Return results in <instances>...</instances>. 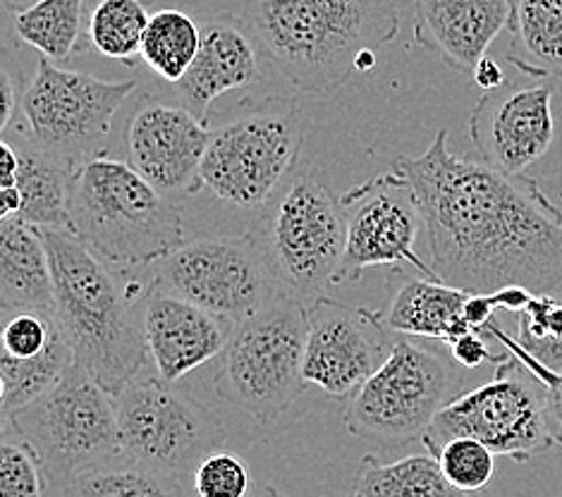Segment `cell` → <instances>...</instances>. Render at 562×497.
Segmentation results:
<instances>
[{"instance_id": "6da1fadb", "label": "cell", "mask_w": 562, "mask_h": 497, "mask_svg": "<svg viewBox=\"0 0 562 497\" xmlns=\"http://www.w3.org/2000/svg\"><path fill=\"white\" fill-rule=\"evenodd\" d=\"M393 170L417 201L440 282L470 294L562 285V211L527 174L458 158L448 129L422 156H397Z\"/></svg>"}, {"instance_id": "7a4b0ae2", "label": "cell", "mask_w": 562, "mask_h": 497, "mask_svg": "<svg viewBox=\"0 0 562 497\" xmlns=\"http://www.w3.org/2000/svg\"><path fill=\"white\" fill-rule=\"evenodd\" d=\"M56 318L68 338L75 366L115 397L151 364L144 340V304L151 280L127 268L101 261L82 239L65 227L44 230Z\"/></svg>"}, {"instance_id": "3957f363", "label": "cell", "mask_w": 562, "mask_h": 497, "mask_svg": "<svg viewBox=\"0 0 562 497\" xmlns=\"http://www.w3.org/2000/svg\"><path fill=\"white\" fill-rule=\"evenodd\" d=\"M245 20L278 72L312 97L336 93L400 32L397 0H247Z\"/></svg>"}, {"instance_id": "277c9868", "label": "cell", "mask_w": 562, "mask_h": 497, "mask_svg": "<svg viewBox=\"0 0 562 497\" xmlns=\"http://www.w3.org/2000/svg\"><path fill=\"white\" fill-rule=\"evenodd\" d=\"M70 230L115 268H151L182 241V213L123 160L93 156L77 166L70 192Z\"/></svg>"}, {"instance_id": "5b68a950", "label": "cell", "mask_w": 562, "mask_h": 497, "mask_svg": "<svg viewBox=\"0 0 562 497\" xmlns=\"http://www.w3.org/2000/svg\"><path fill=\"white\" fill-rule=\"evenodd\" d=\"M280 292L310 304L338 285L347 247L342 196L312 170L294 172L249 230Z\"/></svg>"}, {"instance_id": "8992f818", "label": "cell", "mask_w": 562, "mask_h": 497, "mask_svg": "<svg viewBox=\"0 0 562 497\" xmlns=\"http://www.w3.org/2000/svg\"><path fill=\"white\" fill-rule=\"evenodd\" d=\"M304 132V115L294 99L243 103L211 129L202 166L204 190L243 211L269 206L297 170Z\"/></svg>"}, {"instance_id": "52a82bcc", "label": "cell", "mask_w": 562, "mask_h": 497, "mask_svg": "<svg viewBox=\"0 0 562 497\" xmlns=\"http://www.w3.org/2000/svg\"><path fill=\"white\" fill-rule=\"evenodd\" d=\"M304 354L306 304L280 292L235 324L213 387L225 402L271 423L304 393Z\"/></svg>"}, {"instance_id": "ba28073f", "label": "cell", "mask_w": 562, "mask_h": 497, "mask_svg": "<svg viewBox=\"0 0 562 497\" xmlns=\"http://www.w3.org/2000/svg\"><path fill=\"white\" fill-rule=\"evenodd\" d=\"M5 421L36 454L50 488L72 486L79 474L117 456L115 399L79 366Z\"/></svg>"}, {"instance_id": "9c48e42d", "label": "cell", "mask_w": 562, "mask_h": 497, "mask_svg": "<svg viewBox=\"0 0 562 497\" xmlns=\"http://www.w3.org/2000/svg\"><path fill=\"white\" fill-rule=\"evenodd\" d=\"M115 399L117 454L182 476L225 448V428L206 405L158 373L142 371Z\"/></svg>"}, {"instance_id": "30bf717a", "label": "cell", "mask_w": 562, "mask_h": 497, "mask_svg": "<svg viewBox=\"0 0 562 497\" xmlns=\"http://www.w3.org/2000/svg\"><path fill=\"white\" fill-rule=\"evenodd\" d=\"M452 438H474L495 454L529 462L555 445L548 419L546 385L507 352L495 366L493 381L450 399L424 436L426 452H436Z\"/></svg>"}, {"instance_id": "8fae6325", "label": "cell", "mask_w": 562, "mask_h": 497, "mask_svg": "<svg viewBox=\"0 0 562 497\" xmlns=\"http://www.w3.org/2000/svg\"><path fill=\"white\" fill-rule=\"evenodd\" d=\"M450 399L452 375L446 361L395 335L391 357L347 399L345 428L355 438L403 448L424 440Z\"/></svg>"}, {"instance_id": "7c38bea8", "label": "cell", "mask_w": 562, "mask_h": 497, "mask_svg": "<svg viewBox=\"0 0 562 497\" xmlns=\"http://www.w3.org/2000/svg\"><path fill=\"white\" fill-rule=\"evenodd\" d=\"M135 89V79L105 82L42 58L22 97L24 137L65 163L82 166L101 156L117 111Z\"/></svg>"}, {"instance_id": "4fadbf2b", "label": "cell", "mask_w": 562, "mask_h": 497, "mask_svg": "<svg viewBox=\"0 0 562 497\" xmlns=\"http://www.w3.org/2000/svg\"><path fill=\"white\" fill-rule=\"evenodd\" d=\"M151 287L204 306L233 324L257 314L280 294L249 233L182 241L170 257L151 266Z\"/></svg>"}, {"instance_id": "5bb4252c", "label": "cell", "mask_w": 562, "mask_h": 497, "mask_svg": "<svg viewBox=\"0 0 562 497\" xmlns=\"http://www.w3.org/2000/svg\"><path fill=\"white\" fill-rule=\"evenodd\" d=\"M347 247L338 285L355 282L367 268L412 266L424 278L440 280L417 253L422 213L405 180L391 168L342 194Z\"/></svg>"}, {"instance_id": "9a60e30c", "label": "cell", "mask_w": 562, "mask_h": 497, "mask_svg": "<svg viewBox=\"0 0 562 497\" xmlns=\"http://www.w3.org/2000/svg\"><path fill=\"white\" fill-rule=\"evenodd\" d=\"M395 335L379 312L330 297L306 304L304 381L336 399H350L383 361L391 357Z\"/></svg>"}, {"instance_id": "2e32d148", "label": "cell", "mask_w": 562, "mask_h": 497, "mask_svg": "<svg viewBox=\"0 0 562 497\" xmlns=\"http://www.w3.org/2000/svg\"><path fill=\"white\" fill-rule=\"evenodd\" d=\"M470 137L481 163L525 174L555 142L553 87L515 82L488 91L472 109Z\"/></svg>"}, {"instance_id": "e0dca14e", "label": "cell", "mask_w": 562, "mask_h": 497, "mask_svg": "<svg viewBox=\"0 0 562 497\" xmlns=\"http://www.w3.org/2000/svg\"><path fill=\"white\" fill-rule=\"evenodd\" d=\"M209 142L211 125L182 105L142 99L127 127V163L168 199L199 194Z\"/></svg>"}, {"instance_id": "ac0fdd59", "label": "cell", "mask_w": 562, "mask_h": 497, "mask_svg": "<svg viewBox=\"0 0 562 497\" xmlns=\"http://www.w3.org/2000/svg\"><path fill=\"white\" fill-rule=\"evenodd\" d=\"M196 20L202 26V44L192 67L178 82V97L182 109L209 125L213 101L259 82L263 48L245 18L211 12Z\"/></svg>"}, {"instance_id": "d6986e66", "label": "cell", "mask_w": 562, "mask_h": 497, "mask_svg": "<svg viewBox=\"0 0 562 497\" xmlns=\"http://www.w3.org/2000/svg\"><path fill=\"white\" fill-rule=\"evenodd\" d=\"M235 324L176 294L151 287L144 304V340L160 379L176 383L225 352Z\"/></svg>"}, {"instance_id": "ffe728a7", "label": "cell", "mask_w": 562, "mask_h": 497, "mask_svg": "<svg viewBox=\"0 0 562 497\" xmlns=\"http://www.w3.org/2000/svg\"><path fill=\"white\" fill-rule=\"evenodd\" d=\"M510 24V0H414V38L454 72H474Z\"/></svg>"}, {"instance_id": "44dd1931", "label": "cell", "mask_w": 562, "mask_h": 497, "mask_svg": "<svg viewBox=\"0 0 562 497\" xmlns=\"http://www.w3.org/2000/svg\"><path fill=\"white\" fill-rule=\"evenodd\" d=\"M467 300L470 292L431 278H409L400 268H393L387 275V297L379 318L393 335L450 344L460 335L472 332L464 318Z\"/></svg>"}, {"instance_id": "7402d4cb", "label": "cell", "mask_w": 562, "mask_h": 497, "mask_svg": "<svg viewBox=\"0 0 562 497\" xmlns=\"http://www.w3.org/2000/svg\"><path fill=\"white\" fill-rule=\"evenodd\" d=\"M0 302L3 308L56 312L44 230L20 216L0 221Z\"/></svg>"}, {"instance_id": "603a6c76", "label": "cell", "mask_w": 562, "mask_h": 497, "mask_svg": "<svg viewBox=\"0 0 562 497\" xmlns=\"http://www.w3.org/2000/svg\"><path fill=\"white\" fill-rule=\"evenodd\" d=\"M507 63L533 79L562 82V0H510Z\"/></svg>"}, {"instance_id": "cb8c5ba5", "label": "cell", "mask_w": 562, "mask_h": 497, "mask_svg": "<svg viewBox=\"0 0 562 497\" xmlns=\"http://www.w3.org/2000/svg\"><path fill=\"white\" fill-rule=\"evenodd\" d=\"M15 146L20 154V218L42 227V230H48V227L70 230V192L77 168L44 151L26 137H18Z\"/></svg>"}, {"instance_id": "d4e9b609", "label": "cell", "mask_w": 562, "mask_h": 497, "mask_svg": "<svg viewBox=\"0 0 562 497\" xmlns=\"http://www.w3.org/2000/svg\"><path fill=\"white\" fill-rule=\"evenodd\" d=\"M357 497H472L462 493L440 472L431 452L409 454L405 460L381 464L367 454L355 486Z\"/></svg>"}, {"instance_id": "484cf974", "label": "cell", "mask_w": 562, "mask_h": 497, "mask_svg": "<svg viewBox=\"0 0 562 497\" xmlns=\"http://www.w3.org/2000/svg\"><path fill=\"white\" fill-rule=\"evenodd\" d=\"M20 42L30 44L50 63H65L82 46L85 0H38L15 15Z\"/></svg>"}, {"instance_id": "4316f807", "label": "cell", "mask_w": 562, "mask_h": 497, "mask_svg": "<svg viewBox=\"0 0 562 497\" xmlns=\"http://www.w3.org/2000/svg\"><path fill=\"white\" fill-rule=\"evenodd\" d=\"M199 44L202 26L196 18L182 10H158L146 26L139 58L166 82L178 84L192 67Z\"/></svg>"}, {"instance_id": "83f0119b", "label": "cell", "mask_w": 562, "mask_h": 497, "mask_svg": "<svg viewBox=\"0 0 562 497\" xmlns=\"http://www.w3.org/2000/svg\"><path fill=\"white\" fill-rule=\"evenodd\" d=\"M72 366L75 354L63 328L42 357L26 361L0 357V383H3L0 402H3L5 419L12 411L32 405L34 399L56 387L70 373Z\"/></svg>"}, {"instance_id": "f1b7e54d", "label": "cell", "mask_w": 562, "mask_h": 497, "mask_svg": "<svg viewBox=\"0 0 562 497\" xmlns=\"http://www.w3.org/2000/svg\"><path fill=\"white\" fill-rule=\"evenodd\" d=\"M180 476L113 456L72 483L75 497H182Z\"/></svg>"}, {"instance_id": "f546056e", "label": "cell", "mask_w": 562, "mask_h": 497, "mask_svg": "<svg viewBox=\"0 0 562 497\" xmlns=\"http://www.w3.org/2000/svg\"><path fill=\"white\" fill-rule=\"evenodd\" d=\"M149 20L142 0H101L89 18V42L101 56L135 67Z\"/></svg>"}, {"instance_id": "4dcf8cb0", "label": "cell", "mask_w": 562, "mask_h": 497, "mask_svg": "<svg viewBox=\"0 0 562 497\" xmlns=\"http://www.w3.org/2000/svg\"><path fill=\"white\" fill-rule=\"evenodd\" d=\"M517 344L548 371L562 373V300L533 294L517 314Z\"/></svg>"}, {"instance_id": "1f68e13d", "label": "cell", "mask_w": 562, "mask_h": 497, "mask_svg": "<svg viewBox=\"0 0 562 497\" xmlns=\"http://www.w3.org/2000/svg\"><path fill=\"white\" fill-rule=\"evenodd\" d=\"M443 476L462 493L484 490L495 474V454L474 438H452L431 452Z\"/></svg>"}, {"instance_id": "d6a6232c", "label": "cell", "mask_w": 562, "mask_h": 497, "mask_svg": "<svg viewBox=\"0 0 562 497\" xmlns=\"http://www.w3.org/2000/svg\"><path fill=\"white\" fill-rule=\"evenodd\" d=\"M60 324L56 314L34 312V308H5L3 330H0V357L36 359L58 338Z\"/></svg>"}, {"instance_id": "836d02e7", "label": "cell", "mask_w": 562, "mask_h": 497, "mask_svg": "<svg viewBox=\"0 0 562 497\" xmlns=\"http://www.w3.org/2000/svg\"><path fill=\"white\" fill-rule=\"evenodd\" d=\"M251 488L249 468L235 452H211L194 468V490L199 497H247Z\"/></svg>"}, {"instance_id": "e575fe53", "label": "cell", "mask_w": 562, "mask_h": 497, "mask_svg": "<svg viewBox=\"0 0 562 497\" xmlns=\"http://www.w3.org/2000/svg\"><path fill=\"white\" fill-rule=\"evenodd\" d=\"M46 476L22 440L0 445V497H44Z\"/></svg>"}, {"instance_id": "d590c367", "label": "cell", "mask_w": 562, "mask_h": 497, "mask_svg": "<svg viewBox=\"0 0 562 497\" xmlns=\"http://www.w3.org/2000/svg\"><path fill=\"white\" fill-rule=\"evenodd\" d=\"M486 335H491V338H495L498 342L505 344L507 352H513L521 364H525L537 379L546 385V399H548V419H551V431L555 436V442H560L562 445V373H555V371H548L546 366H541L537 359H531L525 349H521L517 344V340H513L510 335L503 332L498 326L491 324L486 326L484 330Z\"/></svg>"}, {"instance_id": "8d00e7d4", "label": "cell", "mask_w": 562, "mask_h": 497, "mask_svg": "<svg viewBox=\"0 0 562 497\" xmlns=\"http://www.w3.org/2000/svg\"><path fill=\"white\" fill-rule=\"evenodd\" d=\"M448 347H450L452 359L458 361V364L464 366V369H476L481 364H486V361H493V364H501L503 357H505V354L503 357H495L491 349H488L486 340H484V332H476V330L460 335V338L454 340V342H450Z\"/></svg>"}, {"instance_id": "74e56055", "label": "cell", "mask_w": 562, "mask_h": 497, "mask_svg": "<svg viewBox=\"0 0 562 497\" xmlns=\"http://www.w3.org/2000/svg\"><path fill=\"white\" fill-rule=\"evenodd\" d=\"M495 312H498L495 294H470V300H467V304H464L467 324H470L472 330H479V332L486 330Z\"/></svg>"}, {"instance_id": "f35d334b", "label": "cell", "mask_w": 562, "mask_h": 497, "mask_svg": "<svg viewBox=\"0 0 562 497\" xmlns=\"http://www.w3.org/2000/svg\"><path fill=\"white\" fill-rule=\"evenodd\" d=\"M18 109V87L15 79H12L8 67L0 70V129H5L10 125L12 115H15Z\"/></svg>"}, {"instance_id": "ab89813d", "label": "cell", "mask_w": 562, "mask_h": 497, "mask_svg": "<svg viewBox=\"0 0 562 497\" xmlns=\"http://www.w3.org/2000/svg\"><path fill=\"white\" fill-rule=\"evenodd\" d=\"M472 77H474V84H476L479 89H484L486 93H488V91H495V89H501V87H505L503 67H501L498 63H495L493 58H488V56L479 60V65L474 67Z\"/></svg>"}, {"instance_id": "60d3db41", "label": "cell", "mask_w": 562, "mask_h": 497, "mask_svg": "<svg viewBox=\"0 0 562 497\" xmlns=\"http://www.w3.org/2000/svg\"><path fill=\"white\" fill-rule=\"evenodd\" d=\"M18 172H20L18 146L3 142L0 144V190L18 187Z\"/></svg>"}, {"instance_id": "b9f144b4", "label": "cell", "mask_w": 562, "mask_h": 497, "mask_svg": "<svg viewBox=\"0 0 562 497\" xmlns=\"http://www.w3.org/2000/svg\"><path fill=\"white\" fill-rule=\"evenodd\" d=\"M0 213H3V218H12V216H20L22 211V194L18 187H10V190H0Z\"/></svg>"}, {"instance_id": "7bdbcfd3", "label": "cell", "mask_w": 562, "mask_h": 497, "mask_svg": "<svg viewBox=\"0 0 562 497\" xmlns=\"http://www.w3.org/2000/svg\"><path fill=\"white\" fill-rule=\"evenodd\" d=\"M247 497H288V495L276 490L273 486H266V483H261V486H254Z\"/></svg>"}, {"instance_id": "ee69618b", "label": "cell", "mask_w": 562, "mask_h": 497, "mask_svg": "<svg viewBox=\"0 0 562 497\" xmlns=\"http://www.w3.org/2000/svg\"><path fill=\"white\" fill-rule=\"evenodd\" d=\"M5 3V10L12 12V15H18V12L32 8L34 3H38V0H3Z\"/></svg>"}, {"instance_id": "f6af8a7d", "label": "cell", "mask_w": 562, "mask_h": 497, "mask_svg": "<svg viewBox=\"0 0 562 497\" xmlns=\"http://www.w3.org/2000/svg\"><path fill=\"white\" fill-rule=\"evenodd\" d=\"M350 497H357V495H355V493H352V495H350Z\"/></svg>"}]
</instances>
